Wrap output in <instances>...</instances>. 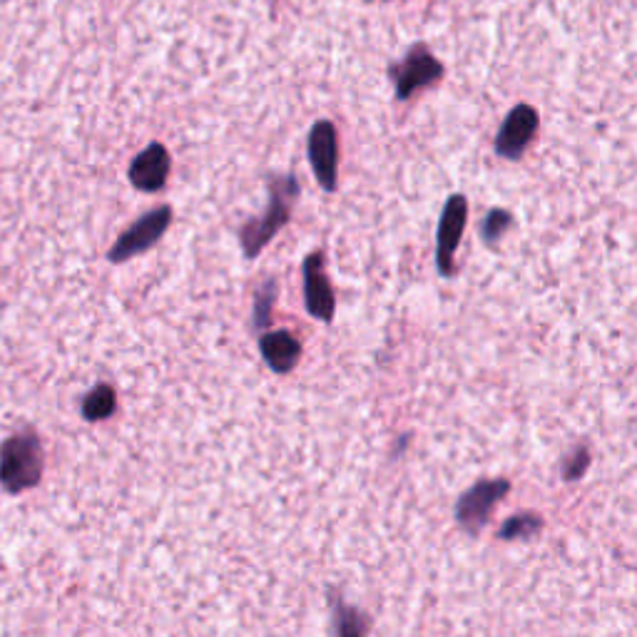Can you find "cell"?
<instances>
[{
  "instance_id": "6da1fadb",
  "label": "cell",
  "mask_w": 637,
  "mask_h": 637,
  "mask_svg": "<svg viewBox=\"0 0 637 637\" xmlns=\"http://www.w3.org/2000/svg\"><path fill=\"white\" fill-rule=\"evenodd\" d=\"M267 192L269 202L259 217H252L239 227V247L245 259H257L271 239L282 232L289 220H292V210L302 194V187L294 172L284 175H269L267 177Z\"/></svg>"
},
{
  "instance_id": "7a4b0ae2",
  "label": "cell",
  "mask_w": 637,
  "mask_h": 637,
  "mask_svg": "<svg viewBox=\"0 0 637 637\" xmlns=\"http://www.w3.org/2000/svg\"><path fill=\"white\" fill-rule=\"evenodd\" d=\"M45 448L33 428H21L0 444V489L21 495L41 485Z\"/></svg>"
},
{
  "instance_id": "3957f363",
  "label": "cell",
  "mask_w": 637,
  "mask_h": 637,
  "mask_svg": "<svg viewBox=\"0 0 637 637\" xmlns=\"http://www.w3.org/2000/svg\"><path fill=\"white\" fill-rule=\"evenodd\" d=\"M387 75L393 82L396 100L406 102L414 98L416 92L438 86V82L444 80L446 68H444V63L431 53L426 43H414L404 53V58L389 65Z\"/></svg>"
},
{
  "instance_id": "277c9868",
  "label": "cell",
  "mask_w": 637,
  "mask_h": 637,
  "mask_svg": "<svg viewBox=\"0 0 637 637\" xmlns=\"http://www.w3.org/2000/svg\"><path fill=\"white\" fill-rule=\"evenodd\" d=\"M172 217L175 212L170 204H159V208L145 212L143 217L135 220L115 242H112V247L108 249L110 265H125V261L153 249L157 242L165 237L167 230H170Z\"/></svg>"
},
{
  "instance_id": "5b68a950",
  "label": "cell",
  "mask_w": 637,
  "mask_h": 637,
  "mask_svg": "<svg viewBox=\"0 0 637 637\" xmlns=\"http://www.w3.org/2000/svg\"><path fill=\"white\" fill-rule=\"evenodd\" d=\"M511 493V481L505 478H483V481L473 483L471 489L461 493L456 501V523L461 526L468 536H481V530L489 526L491 515L505 495Z\"/></svg>"
},
{
  "instance_id": "8992f818",
  "label": "cell",
  "mask_w": 637,
  "mask_h": 637,
  "mask_svg": "<svg viewBox=\"0 0 637 637\" xmlns=\"http://www.w3.org/2000/svg\"><path fill=\"white\" fill-rule=\"evenodd\" d=\"M306 157L318 187L336 192L339 187V133L332 120H316L306 135Z\"/></svg>"
},
{
  "instance_id": "52a82bcc",
  "label": "cell",
  "mask_w": 637,
  "mask_h": 637,
  "mask_svg": "<svg viewBox=\"0 0 637 637\" xmlns=\"http://www.w3.org/2000/svg\"><path fill=\"white\" fill-rule=\"evenodd\" d=\"M538 130H540L538 110L528 105V102H521V105H515L509 115L503 118L499 135L493 139V153L501 159H509V163H518V159L528 153Z\"/></svg>"
},
{
  "instance_id": "ba28073f",
  "label": "cell",
  "mask_w": 637,
  "mask_h": 637,
  "mask_svg": "<svg viewBox=\"0 0 637 637\" xmlns=\"http://www.w3.org/2000/svg\"><path fill=\"white\" fill-rule=\"evenodd\" d=\"M468 222V200L456 192L446 200L436 230V269L444 279L456 275V252L463 239V230Z\"/></svg>"
},
{
  "instance_id": "9c48e42d",
  "label": "cell",
  "mask_w": 637,
  "mask_h": 637,
  "mask_svg": "<svg viewBox=\"0 0 637 637\" xmlns=\"http://www.w3.org/2000/svg\"><path fill=\"white\" fill-rule=\"evenodd\" d=\"M302 287H304V309L306 314L322 324L334 322L336 299L329 277L324 269V252H312L302 261Z\"/></svg>"
},
{
  "instance_id": "30bf717a",
  "label": "cell",
  "mask_w": 637,
  "mask_h": 637,
  "mask_svg": "<svg viewBox=\"0 0 637 637\" xmlns=\"http://www.w3.org/2000/svg\"><path fill=\"white\" fill-rule=\"evenodd\" d=\"M172 172V155L163 143H149L143 153H137L127 167V180L137 192L155 194L163 190Z\"/></svg>"
},
{
  "instance_id": "8fae6325",
  "label": "cell",
  "mask_w": 637,
  "mask_h": 637,
  "mask_svg": "<svg viewBox=\"0 0 637 637\" xmlns=\"http://www.w3.org/2000/svg\"><path fill=\"white\" fill-rule=\"evenodd\" d=\"M259 354L271 371L284 377V373L294 371L302 359V342L287 329L265 332L259 336Z\"/></svg>"
},
{
  "instance_id": "7c38bea8",
  "label": "cell",
  "mask_w": 637,
  "mask_h": 637,
  "mask_svg": "<svg viewBox=\"0 0 637 637\" xmlns=\"http://www.w3.org/2000/svg\"><path fill=\"white\" fill-rule=\"evenodd\" d=\"M332 613V637H369L371 635V617L361 607L346 603L336 588L326 590Z\"/></svg>"
},
{
  "instance_id": "4fadbf2b",
  "label": "cell",
  "mask_w": 637,
  "mask_h": 637,
  "mask_svg": "<svg viewBox=\"0 0 637 637\" xmlns=\"http://www.w3.org/2000/svg\"><path fill=\"white\" fill-rule=\"evenodd\" d=\"M80 414L88 424H100L118 414V391L110 383H96L80 401Z\"/></svg>"
},
{
  "instance_id": "5bb4252c",
  "label": "cell",
  "mask_w": 637,
  "mask_h": 637,
  "mask_svg": "<svg viewBox=\"0 0 637 637\" xmlns=\"http://www.w3.org/2000/svg\"><path fill=\"white\" fill-rule=\"evenodd\" d=\"M277 299H279V282L275 277H269L257 287L255 302H252V326H255L257 332L269 329Z\"/></svg>"
},
{
  "instance_id": "9a60e30c",
  "label": "cell",
  "mask_w": 637,
  "mask_h": 637,
  "mask_svg": "<svg viewBox=\"0 0 637 637\" xmlns=\"http://www.w3.org/2000/svg\"><path fill=\"white\" fill-rule=\"evenodd\" d=\"M543 528H546L543 515L533 511H523V513L511 515V518L503 523L499 530V540H530L540 536Z\"/></svg>"
},
{
  "instance_id": "2e32d148",
  "label": "cell",
  "mask_w": 637,
  "mask_h": 637,
  "mask_svg": "<svg viewBox=\"0 0 637 637\" xmlns=\"http://www.w3.org/2000/svg\"><path fill=\"white\" fill-rule=\"evenodd\" d=\"M513 214L503 208H493L485 212V217L481 220V239L485 247L495 249L501 245V239L509 234V230L513 227Z\"/></svg>"
},
{
  "instance_id": "e0dca14e",
  "label": "cell",
  "mask_w": 637,
  "mask_h": 637,
  "mask_svg": "<svg viewBox=\"0 0 637 637\" xmlns=\"http://www.w3.org/2000/svg\"><path fill=\"white\" fill-rule=\"evenodd\" d=\"M590 461H593V454H590V446L580 444L575 446L573 451L563 456V461H560V478H563L566 483H575L580 481L588 473Z\"/></svg>"
},
{
  "instance_id": "ac0fdd59",
  "label": "cell",
  "mask_w": 637,
  "mask_h": 637,
  "mask_svg": "<svg viewBox=\"0 0 637 637\" xmlns=\"http://www.w3.org/2000/svg\"><path fill=\"white\" fill-rule=\"evenodd\" d=\"M367 3H377V0H367Z\"/></svg>"
}]
</instances>
